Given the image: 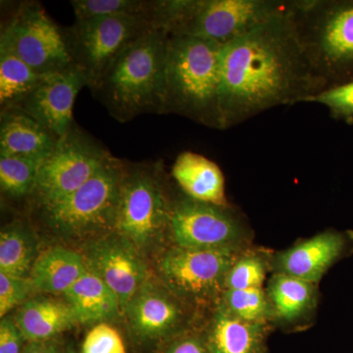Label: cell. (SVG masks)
<instances>
[{"mask_svg": "<svg viewBox=\"0 0 353 353\" xmlns=\"http://www.w3.org/2000/svg\"><path fill=\"white\" fill-rule=\"evenodd\" d=\"M290 8L223 46L222 130L326 90L297 34Z\"/></svg>", "mask_w": 353, "mask_h": 353, "instance_id": "1", "label": "cell"}, {"mask_svg": "<svg viewBox=\"0 0 353 353\" xmlns=\"http://www.w3.org/2000/svg\"><path fill=\"white\" fill-rule=\"evenodd\" d=\"M168 37L150 24L90 90L118 122H130L143 114H162Z\"/></svg>", "mask_w": 353, "mask_h": 353, "instance_id": "2", "label": "cell"}, {"mask_svg": "<svg viewBox=\"0 0 353 353\" xmlns=\"http://www.w3.org/2000/svg\"><path fill=\"white\" fill-rule=\"evenodd\" d=\"M222 50L214 41L169 34L162 114L222 130Z\"/></svg>", "mask_w": 353, "mask_h": 353, "instance_id": "3", "label": "cell"}, {"mask_svg": "<svg viewBox=\"0 0 353 353\" xmlns=\"http://www.w3.org/2000/svg\"><path fill=\"white\" fill-rule=\"evenodd\" d=\"M290 0H153L150 23L225 46L285 12Z\"/></svg>", "mask_w": 353, "mask_h": 353, "instance_id": "4", "label": "cell"}, {"mask_svg": "<svg viewBox=\"0 0 353 353\" xmlns=\"http://www.w3.org/2000/svg\"><path fill=\"white\" fill-rule=\"evenodd\" d=\"M290 15L326 88L353 81V0H292Z\"/></svg>", "mask_w": 353, "mask_h": 353, "instance_id": "5", "label": "cell"}, {"mask_svg": "<svg viewBox=\"0 0 353 353\" xmlns=\"http://www.w3.org/2000/svg\"><path fill=\"white\" fill-rule=\"evenodd\" d=\"M126 163L112 155L71 196L39 208L43 224L64 240L92 241L113 233Z\"/></svg>", "mask_w": 353, "mask_h": 353, "instance_id": "6", "label": "cell"}, {"mask_svg": "<svg viewBox=\"0 0 353 353\" xmlns=\"http://www.w3.org/2000/svg\"><path fill=\"white\" fill-rule=\"evenodd\" d=\"M162 162L126 163L114 233L131 243L143 256L169 238L172 208Z\"/></svg>", "mask_w": 353, "mask_h": 353, "instance_id": "7", "label": "cell"}, {"mask_svg": "<svg viewBox=\"0 0 353 353\" xmlns=\"http://www.w3.org/2000/svg\"><path fill=\"white\" fill-rule=\"evenodd\" d=\"M245 250H192L173 245L158 260V277L188 305L214 306L226 290L232 265Z\"/></svg>", "mask_w": 353, "mask_h": 353, "instance_id": "8", "label": "cell"}, {"mask_svg": "<svg viewBox=\"0 0 353 353\" xmlns=\"http://www.w3.org/2000/svg\"><path fill=\"white\" fill-rule=\"evenodd\" d=\"M111 157L101 141L74 122L39 166L32 203L37 208H46L71 196Z\"/></svg>", "mask_w": 353, "mask_h": 353, "instance_id": "9", "label": "cell"}, {"mask_svg": "<svg viewBox=\"0 0 353 353\" xmlns=\"http://www.w3.org/2000/svg\"><path fill=\"white\" fill-rule=\"evenodd\" d=\"M252 231L231 205L221 206L173 196L169 238L174 245L192 250H243L250 246Z\"/></svg>", "mask_w": 353, "mask_h": 353, "instance_id": "10", "label": "cell"}, {"mask_svg": "<svg viewBox=\"0 0 353 353\" xmlns=\"http://www.w3.org/2000/svg\"><path fill=\"white\" fill-rule=\"evenodd\" d=\"M0 50L20 58L41 75L74 66L65 30L55 24L38 1L20 3L2 26Z\"/></svg>", "mask_w": 353, "mask_h": 353, "instance_id": "11", "label": "cell"}, {"mask_svg": "<svg viewBox=\"0 0 353 353\" xmlns=\"http://www.w3.org/2000/svg\"><path fill=\"white\" fill-rule=\"evenodd\" d=\"M148 19L113 16L76 20L65 30L72 61L94 90L121 52L145 31Z\"/></svg>", "mask_w": 353, "mask_h": 353, "instance_id": "12", "label": "cell"}, {"mask_svg": "<svg viewBox=\"0 0 353 353\" xmlns=\"http://www.w3.org/2000/svg\"><path fill=\"white\" fill-rule=\"evenodd\" d=\"M82 254L87 268L118 297L123 313L134 294L150 280L145 256L114 232L87 241Z\"/></svg>", "mask_w": 353, "mask_h": 353, "instance_id": "13", "label": "cell"}, {"mask_svg": "<svg viewBox=\"0 0 353 353\" xmlns=\"http://www.w3.org/2000/svg\"><path fill=\"white\" fill-rule=\"evenodd\" d=\"M188 307L161 283L150 279L132 297L123 317L139 340H163L185 328L189 321Z\"/></svg>", "mask_w": 353, "mask_h": 353, "instance_id": "14", "label": "cell"}, {"mask_svg": "<svg viewBox=\"0 0 353 353\" xmlns=\"http://www.w3.org/2000/svg\"><path fill=\"white\" fill-rule=\"evenodd\" d=\"M353 254V231L327 230L272 256L275 273L317 285L329 269Z\"/></svg>", "mask_w": 353, "mask_h": 353, "instance_id": "15", "label": "cell"}, {"mask_svg": "<svg viewBox=\"0 0 353 353\" xmlns=\"http://www.w3.org/2000/svg\"><path fill=\"white\" fill-rule=\"evenodd\" d=\"M87 81L75 66L44 77L38 88L15 108L48 128L58 138L69 131L73 123V108L77 95Z\"/></svg>", "mask_w": 353, "mask_h": 353, "instance_id": "16", "label": "cell"}, {"mask_svg": "<svg viewBox=\"0 0 353 353\" xmlns=\"http://www.w3.org/2000/svg\"><path fill=\"white\" fill-rule=\"evenodd\" d=\"M59 139L20 108L1 109L0 157L29 158L43 163Z\"/></svg>", "mask_w": 353, "mask_h": 353, "instance_id": "17", "label": "cell"}, {"mask_svg": "<svg viewBox=\"0 0 353 353\" xmlns=\"http://www.w3.org/2000/svg\"><path fill=\"white\" fill-rule=\"evenodd\" d=\"M271 327L241 320L218 301L213 306L204 338L211 353H264L265 341Z\"/></svg>", "mask_w": 353, "mask_h": 353, "instance_id": "18", "label": "cell"}, {"mask_svg": "<svg viewBox=\"0 0 353 353\" xmlns=\"http://www.w3.org/2000/svg\"><path fill=\"white\" fill-rule=\"evenodd\" d=\"M171 173L181 192L190 199L215 205H230L224 174L208 157L192 152L180 153Z\"/></svg>", "mask_w": 353, "mask_h": 353, "instance_id": "19", "label": "cell"}, {"mask_svg": "<svg viewBox=\"0 0 353 353\" xmlns=\"http://www.w3.org/2000/svg\"><path fill=\"white\" fill-rule=\"evenodd\" d=\"M14 321L27 343L53 340L77 325L76 316L64 299L32 297L20 306Z\"/></svg>", "mask_w": 353, "mask_h": 353, "instance_id": "20", "label": "cell"}, {"mask_svg": "<svg viewBox=\"0 0 353 353\" xmlns=\"http://www.w3.org/2000/svg\"><path fill=\"white\" fill-rule=\"evenodd\" d=\"M79 324L97 325L123 317L118 297L97 274L87 271L63 294Z\"/></svg>", "mask_w": 353, "mask_h": 353, "instance_id": "21", "label": "cell"}, {"mask_svg": "<svg viewBox=\"0 0 353 353\" xmlns=\"http://www.w3.org/2000/svg\"><path fill=\"white\" fill-rule=\"evenodd\" d=\"M85 271L82 252L54 246L39 254L29 279L36 292L63 296Z\"/></svg>", "mask_w": 353, "mask_h": 353, "instance_id": "22", "label": "cell"}, {"mask_svg": "<svg viewBox=\"0 0 353 353\" xmlns=\"http://www.w3.org/2000/svg\"><path fill=\"white\" fill-rule=\"evenodd\" d=\"M266 292L275 322L285 326L307 317L317 301V285L282 273H274Z\"/></svg>", "mask_w": 353, "mask_h": 353, "instance_id": "23", "label": "cell"}, {"mask_svg": "<svg viewBox=\"0 0 353 353\" xmlns=\"http://www.w3.org/2000/svg\"><path fill=\"white\" fill-rule=\"evenodd\" d=\"M36 234L21 221L4 227L0 234V273L29 278L38 259Z\"/></svg>", "mask_w": 353, "mask_h": 353, "instance_id": "24", "label": "cell"}, {"mask_svg": "<svg viewBox=\"0 0 353 353\" xmlns=\"http://www.w3.org/2000/svg\"><path fill=\"white\" fill-rule=\"evenodd\" d=\"M50 75V74H48ZM24 61L0 50V106L15 108L43 82L44 77Z\"/></svg>", "mask_w": 353, "mask_h": 353, "instance_id": "25", "label": "cell"}, {"mask_svg": "<svg viewBox=\"0 0 353 353\" xmlns=\"http://www.w3.org/2000/svg\"><path fill=\"white\" fill-rule=\"evenodd\" d=\"M41 162L23 157H0V189L12 201L34 197Z\"/></svg>", "mask_w": 353, "mask_h": 353, "instance_id": "26", "label": "cell"}, {"mask_svg": "<svg viewBox=\"0 0 353 353\" xmlns=\"http://www.w3.org/2000/svg\"><path fill=\"white\" fill-rule=\"evenodd\" d=\"M219 301L231 314L245 321L271 326L275 322L270 299L263 288L226 290Z\"/></svg>", "mask_w": 353, "mask_h": 353, "instance_id": "27", "label": "cell"}, {"mask_svg": "<svg viewBox=\"0 0 353 353\" xmlns=\"http://www.w3.org/2000/svg\"><path fill=\"white\" fill-rule=\"evenodd\" d=\"M271 270H273L272 255L252 250L250 246L232 265L226 279V290L263 288L267 275Z\"/></svg>", "mask_w": 353, "mask_h": 353, "instance_id": "28", "label": "cell"}, {"mask_svg": "<svg viewBox=\"0 0 353 353\" xmlns=\"http://www.w3.org/2000/svg\"><path fill=\"white\" fill-rule=\"evenodd\" d=\"M76 20L113 16H134L150 21L153 0H72Z\"/></svg>", "mask_w": 353, "mask_h": 353, "instance_id": "29", "label": "cell"}, {"mask_svg": "<svg viewBox=\"0 0 353 353\" xmlns=\"http://www.w3.org/2000/svg\"><path fill=\"white\" fill-rule=\"evenodd\" d=\"M305 102L321 104L328 108L334 119L353 125V81L326 88Z\"/></svg>", "mask_w": 353, "mask_h": 353, "instance_id": "30", "label": "cell"}, {"mask_svg": "<svg viewBox=\"0 0 353 353\" xmlns=\"http://www.w3.org/2000/svg\"><path fill=\"white\" fill-rule=\"evenodd\" d=\"M36 294L29 278L14 277L0 273V316L6 317L7 313L17 306L22 305Z\"/></svg>", "mask_w": 353, "mask_h": 353, "instance_id": "31", "label": "cell"}, {"mask_svg": "<svg viewBox=\"0 0 353 353\" xmlns=\"http://www.w3.org/2000/svg\"><path fill=\"white\" fill-rule=\"evenodd\" d=\"M82 353H127V350L117 330L108 323H101L85 336Z\"/></svg>", "mask_w": 353, "mask_h": 353, "instance_id": "32", "label": "cell"}, {"mask_svg": "<svg viewBox=\"0 0 353 353\" xmlns=\"http://www.w3.org/2000/svg\"><path fill=\"white\" fill-rule=\"evenodd\" d=\"M25 336L14 319L1 318L0 322V353H22L26 343Z\"/></svg>", "mask_w": 353, "mask_h": 353, "instance_id": "33", "label": "cell"}, {"mask_svg": "<svg viewBox=\"0 0 353 353\" xmlns=\"http://www.w3.org/2000/svg\"><path fill=\"white\" fill-rule=\"evenodd\" d=\"M164 353H211L205 338L196 334H183L176 338Z\"/></svg>", "mask_w": 353, "mask_h": 353, "instance_id": "34", "label": "cell"}, {"mask_svg": "<svg viewBox=\"0 0 353 353\" xmlns=\"http://www.w3.org/2000/svg\"><path fill=\"white\" fill-rule=\"evenodd\" d=\"M22 353H66L64 348L54 340L28 343Z\"/></svg>", "mask_w": 353, "mask_h": 353, "instance_id": "35", "label": "cell"}]
</instances>
